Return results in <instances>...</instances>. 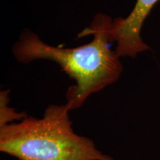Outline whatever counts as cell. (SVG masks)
Returning <instances> with one entry per match:
<instances>
[{
    "mask_svg": "<svg viewBox=\"0 0 160 160\" xmlns=\"http://www.w3.org/2000/svg\"><path fill=\"white\" fill-rule=\"evenodd\" d=\"M113 19L98 13L89 27L78 38L93 35L91 42L73 48L54 47L43 42L36 33L25 30L13 46L19 62L28 64L36 59H48L57 63L67 75L76 81L66 93L65 105L70 111L82 107L90 96L116 82L123 68L119 55L111 48Z\"/></svg>",
    "mask_w": 160,
    "mask_h": 160,
    "instance_id": "1",
    "label": "cell"
},
{
    "mask_svg": "<svg viewBox=\"0 0 160 160\" xmlns=\"http://www.w3.org/2000/svg\"><path fill=\"white\" fill-rule=\"evenodd\" d=\"M66 105H49L43 117L0 127V151L19 160H115L72 128Z\"/></svg>",
    "mask_w": 160,
    "mask_h": 160,
    "instance_id": "2",
    "label": "cell"
},
{
    "mask_svg": "<svg viewBox=\"0 0 160 160\" xmlns=\"http://www.w3.org/2000/svg\"><path fill=\"white\" fill-rule=\"evenodd\" d=\"M159 0H137L131 13L126 18L113 20L111 30V42H117L116 53L119 57H136L149 50L141 37L142 25L152 8Z\"/></svg>",
    "mask_w": 160,
    "mask_h": 160,
    "instance_id": "3",
    "label": "cell"
},
{
    "mask_svg": "<svg viewBox=\"0 0 160 160\" xmlns=\"http://www.w3.org/2000/svg\"><path fill=\"white\" fill-rule=\"evenodd\" d=\"M8 93L6 92L1 93V119H0V127L1 126L8 125L9 122L13 120H22L26 117L25 113H17L14 111V109L11 108L8 104Z\"/></svg>",
    "mask_w": 160,
    "mask_h": 160,
    "instance_id": "4",
    "label": "cell"
}]
</instances>
